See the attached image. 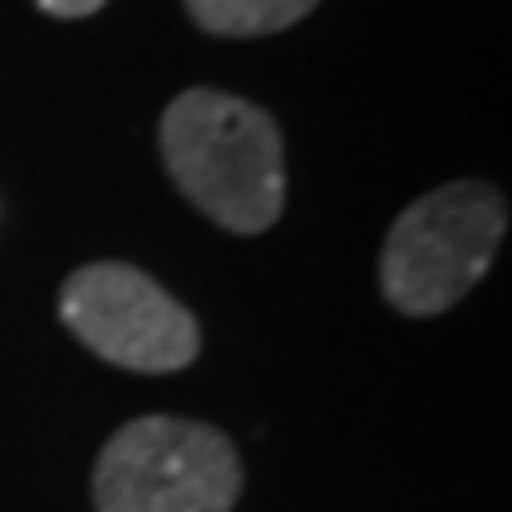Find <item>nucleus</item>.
<instances>
[{"label": "nucleus", "mask_w": 512, "mask_h": 512, "mask_svg": "<svg viewBox=\"0 0 512 512\" xmlns=\"http://www.w3.org/2000/svg\"><path fill=\"white\" fill-rule=\"evenodd\" d=\"M171 181L228 233H266L285 209V143L271 114L228 91L195 86L162 114Z\"/></svg>", "instance_id": "f257e3e1"}, {"label": "nucleus", "mask_w": 512, "mask_h": 512, "mask_svg": "<svg viewBox=\"0 0 512 512\" xmlns=\"http://www.w3.org/2000/svg\"><path fill=\"white\" fill-rule=\"evenodd\" d=\"M503 233L508 204L494 185L456 181L422 195L389 228L380 256L384 299L408 318L446 313L494 266Z\"/></svg>", "instance_id": "f03ea898"}, {"label": "nucleus", "mask_w": 512, "mask_h": 512, "mask_svg": "<svg viewBox=\"0 0 512 512\" xmlns=\"http://www.w3.org/2000/svg\"><path fill=\"white\" fill-rule=\"evenodd\" d=\"M238 494V451L209 422L138 418L105 441L95 465L100 512H228Z\"/></svg>", "instance_id": "7ed1b4c3"}, {"label": "nucleus", "mask_w": 512, "mask_h": 512, "mask_svg": "<svg viewBox=\"0 0 512 512\" xmlns=\"http://www.w3.org/2000/svg\"><path fill=\"white\" fill-rule=\"evenodd\" d=\"M62 323L86 347L124 370H181L200 356V328L190 309L124 261H95L67 275L62 285Z\"/></svg>", "instance_id": "20e7f679"}, {"label": "nucleus", "mask_w": 512, "mask_h": 512, "mask_svg": "<svg viewBox=\"0 0 512 512\" xmlns=\"http://www.w3.org/2000/svg\"><path fill=\"white\" fill-rule=\"evenodd\" d=\"M318 0H185L190 19L204 34L219 38H261L280 34L309 15Z\"/></svg>", "instance_id": "39448f33"}, {"label": "nucleus", "mask_w": 512, "mask_h": 512, "mask_svg": "<svg viewBox=\"0 0 512 512\" xmlns=\"http://www.w3.org/2000/svg\"><path fill=\"white\" fill-rule=\"evenodd\" d=\"M105 0H38V10H48V15H57V19H86V15H95Z\"/></svg>", "instance_id": "423d86ee"}]
</instances>
